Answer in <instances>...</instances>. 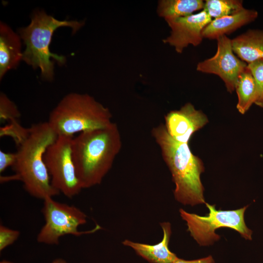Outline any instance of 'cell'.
Here are the masks:
<instances>
[{"label": "cell", "instance_id": "3", "mask_svg": "<svg viewBox=\"0 0 263 263\" xmlns=\"http://www.w3.org/2000/svg\"><path fill=\"white\" fill-rule=\"evenodd\" d=\"M57 135L47 122L33 124L27 134L19 144L16 162L12 167L14 179L21 181L25 190L38 199L56 196L60 193L52 185L44 160L47 148Z\"/></svg>", "mask_w": 263, "mask_h": 263}, {"label": "cell", "instance_id": "8", "mask_svg": "<svg viewBox=\"0 0 263 263\" xmlns=\"http://www.w3.org/2000/svg\"><path fill=\"white\" fill-rule=\"evenodd\" d=\"M74 137L58 136L46 149L44 160L53 187L69 198L83 189L77 176L72 151Z\"/></svg>", "mask_w": 263, "mask_h": 263}, {"label": "cell", "instance_id": "19", "mask_svg": "<svg viewBox=\"0 0 263 263\" xmlns=\"http://www.w3.org/2000/svg\"><path fill=\"white\" fill-rule=\"evenodd\" d=\"M254 78L257 87V97L255 104L263 108V59L247 64Z\"/></svg>", "mask_w": 263, "mask_h": 263}, {"label": "cell", "instance_id": "16", "mask_svg": "<svg viewBox=\"0 0 263 263\" xmlns=\"http://www.w3.org/2000/svg\"><path fill=\"white\" fill-rule=\"evenodd\" d=\"M202 0H160L158 2L157 13L165 20L189 16L195 11L203 10Z\"/></svg>", "mask_w": 263, "mask_h": 263}, {"label": "cell", "instance_id": "4", "mask_svg": "<svg viewBox=\"0 0 263 263\" xmlns=\"http://www.w3.org/2000/svg\"><path fill=\"white\" fill-rule=\"evenodd\" d=\"M84 24V21L59 20L47 14L43 10L34 12L30 23L19 30V34L23 41L25 49L22 60L34 69L39 68L41 77L52 81L54 75V59L60 65L66 61L65 56L52 53L49 46L54 31L60 27H69L75 33Z\"/></svg>", "mask_w": 263, "mask_h": 263}, {"label": "cell", "instance_id": "7", "mask_svg": "<svg viewBox=\"0 0 263 263\" xmlns=\"http://www.w3.org/2000/svg\"><path fill=\"white\" fill-rule=\"evenodd\" d=\"M42 213L45 224L37 235V242L47 244H57L66 235L80 236L101 229L96 225L91 230L80 231L78 227L87 222V215L77 207L62 203L48 197L43 200Z\"/></svg>", "mask_w": 263, "mask_h": 263}, {"label": "cell", "instance_id": "5", "mask_svg": "<svg viewBox=\"0 0 263 263\" xmlns=\"http://www.w3.org/2000/svg\"><path fill=\"white\" fill-rule=\"evenodd\" d=\"M109 109L88 94L73 93L65 95L50 113L47 121L57 136L76 133L110 125Z\"/></svg>", "mask_w": 263, "mask_h": 263}, {"label": "cell", "instance_id": "13", "mask_svg": "<svg viewBox=\"0 0 263 263\" xmlns=\"http://www.w3.org/2000/svg\"><path fill=\"white\" fill-rule=\"evenodd\" d=\"M258 17V12L255 9L244 8L232 15L214 19L204 29V38L216 39L226 36L238 29L253 22Z\"/></svg>", "mask_w": 263, "mask_h": 263}, {"label": "cell", "instance_id": "1", "mask_svg": "<svg viewBox=\"0 0 263 263\" xmlns=\"http://www.w3.org/2000/svg\"><path fill=\"white\" fill-rule=\"evenodd\" d=\"M122 141L116 123L85 131L74 137L72 156L83 188L100 184L120 152Z\"/></svg>", "mask_w": 263, "mask_h": 263}, {"label": "cell", "instance_id": "6", "mask_svg": "<svg viewBox=\"0 0 263 263\" xmlns=\"http://www.w3.org/2000/svg\"><path fill=\"white\" fill-rule=\"evenodd\" d=\"M209 212L201 216L180 208V215L187 225L190 236L200 246L213 245L221 237L215 231L221 227L231 228L245 240H251L253 231L246 225L244 213L248 206L235 210L217 209L215 205L206 203Z\"/></svg>", "mask_w": 263, "mask_h": 263}, {"label": "cell", "instance_id": "9", "mask_svg": "<svg viewBox=\"0 0 263 263\" xmlns=\"http://www.w3.org/2000/svg\"><path fill=\"white\" fill-rule=\"evenodd\" d=\"M217 41L215 55L199 62L196 70L201 73L218 75L224 82L227 92L231 93L235 90L238 78L246 69L247 64L234 53L231 39L226 36L220 37Z\"/></svg>", "mask_w": 263, "mask_h": 263}, {"label": "cell", "instance_id": "18", "mask_svg": "<svg viewBox=\"0 0 263 263\" xmlns=\"http://www.w3.org/2000/svg\"><path fill=\"white\" fill-rule=\"evenodd\" d=\"M244 8L241 0H206L204 9L214 19L232 15Z\"/></svg>", "mask_w": 263, "mask_h": 263}, {"label": "cell", "instance_id": "11", "mask_svg": "<svg viewBox=\"0 0 263 263\" xmlns=\"http://www.w3.org/2000/svg\"><path fill=\"white\" fill-rule=\"evenodd\" d=\"M166 129L169 134L179 142L188 143L192 135L208 122L207 115L195 109L191 103L179 110L171 111L165 116Z\"/></svg>", "mask_w": 263, "mask_h": 263}, {"label": "cell", "instance_id": "12", "mask_svg": "<svg viewBox=\"0 0 263 263\" xmlns=\"http://www.w3.org/2000/svg\"><path fill=\"white\" fill-rule=\"evenodd\" d=\"M160 226L163 236L162 240L156 244L134 242L128 239L123 241L122 244L132 248L138 255L150 263H172L178 257L169 247L172 233L171 225L170 223L165 222L161 223Z\"/></svg>", "mask_w": 263, "mask_h": 263}, {"label": "cell", "instance_id": "23", "mask_svg": "<svg viewBox=\"0 0 263 263\" xmlns=\"http://www.w3.org/2000/svg\"><path fill=\"white\" fill-rule=\"evenodd\" d=\"M17 159L16 153L5 152L0 151V172H3L8 167H13Z\"/></svg>", "mask_w": 263, "mask_h": 263}, {"label": "cell", "instance_id": "24", "mask_svg": "<svg viewBox=\"0 0 263 263\" xmlns=\"http://www.w3.org/2000/svg\"><path fill=\"white\" fill-rule=\"evenodd\" d=\"M172 263H215V261L212 256L193 260H185L182 259L178 258Z\"/></svg>", "mask_w": 263, "mask_h": 263}, {"label": "cell", "instance_id": "17", "mask_svg": "<svg viewBox=\"0 0 263 263\" xmlns=\"http://www.w3.org/2000/svg\"><path fill=\"white\" fill-rule=\"evenodd\" d=\"M235 91L238 96L236 108L240 113L244 114L255 103L257 97L256 84L247 67L240 75Z\"/></svg>", "mask_w": 263, "mask_h": 263}, {"label": "cell", "instance_id": "15", "mask_svg": "<svg viewBox=\"0 0 263 263\" xmlns=\"http://www.w3.org/2000/svg\"><path fill=\"white\" fill-rule=\"evenodd\" d=\"M236 55L247 64L263 59V29H250L231 39Z\"/></svg>", "mask_w": 263, "mask_h": 263}, {"label": "cell", "instance_id": "22", "mask_svg": "<svg viewBox=\"0 0 263 263\" xmlns=\"http://www.w3.org/2000/svg\"><path fill=\"white\" fill-rule=\"evenodd\" d=\"M20 232L9 228L3 225H0V251L12 244L19 238Z\"/></svg>", "mask_w": 263, "mask_h": 263}, {"label": "cell", "instance_id": "25", "mask_svg": "<svg viewBox=\"0 0 263 263\" xmlns=\"http://www.w3.org/2000/svg\"><path fill=\"white\" fill-rule=\"evenodd\" d=\"M0 263H12L8 261L3 260L0 262ZM52 263H67V262L65 260L62 259L58 258V259H56L54 261L52 262Z\"/></svg>", "mask_w": 263, "mask_h": 263}, {"label": "cell", "instance_id": "14", "mask_svg": "<svg viewBox=\"0 0 263 263\" xmlns=\"http://www.w3.org/2000/svg\"><path fill=\"white\" fill-rule=\"evenodd\" d=\"M19 34L6 24L0 23V79L10 70L16 68L22 60Z\"/></svg>", "mask_w": 263, "mask_h": 263}, {"label": "cell", "instance_id": "20", "mask_svg": "<svg viewBox=\"0 0 263 263\" xmlns=\"http://www.w3.org/2000/svg\"><path fill=\"white\" fill-rule=\"evenodd\" d=\"M20 113L17 106L2 92L0 94V120L1 122L17 120Z\"/></svg>", "mask_w": 263, "mask_h": 263}, {"label": "cell", "instance_id": "21", "mask_svg": "<svg viewBox=\"0 0 263 263\" xmlns=\"http://www.w3.org/2000/svg\"><path fill=\"white\" fill-rule=\"evenodd\" d=\"M0 136L8 135L12 137L17 145L19 144L28 133L29 128H25L18 122L17 120L9 122V124L0 128Z\"/></svg>", "mask_w": 263, "mask_h": 263}, {"label": "cell", "instance_id": "10", "mask_svg": "<svg viewBox=\"0 0 263 263\" xmlns=\"http://www.w3.org/2000/svg\"><path fill=\"white\" fill-rule=\"evenodd\" d=\"M211 20L204 9L188 16L166 20L171 31L163 42L174 47L177 53H182L189 45L197 46L201 43L203 31Z\"/></svg>", "mask_w": 263, "mask_h": 263}, {"label": "cell", "instance_id": "2", "mask_svg": "<svg viewBox=\"0 0 263 263\" xmlns=\"http://www.w3.org/2000/svg\"><path fill=\"white\" fill-rule=\"evenodd\" d=\"M164 161L175 184V199L184 205L195 206L206 203L201 175L205 168L201 159L194 155L188 143L179 142L168 133L164 124L151 130Z\"/></svg>", "mask_w": 263, "mask_h": 263}]
</instances>
